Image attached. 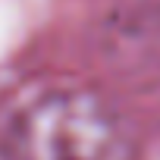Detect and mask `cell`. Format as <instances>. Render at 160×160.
<instances>
[{"label": "cell", "mask_w": 160, "mask_h": 160, "mask_svg": "<svg viewBox=\"0 0 160 160\" xmlns=\"http://www.w3.org/2000/svg\"><path fill=\"white\" fill-rule=\"evenodd\" d=\"M10 160H135L126 116L98 91L57 85L35 91L7 119Z\"/></svg>", "instance_id": "cell-1"}]
</instances>
